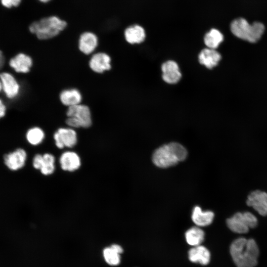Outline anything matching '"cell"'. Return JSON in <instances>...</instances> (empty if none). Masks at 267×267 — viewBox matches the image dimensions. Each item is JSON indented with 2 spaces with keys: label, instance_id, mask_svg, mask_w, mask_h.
Instances as JSON below:
<instances>
[{
  "label": "cell",
  "instance_id": "7a4b0ae2",
  "mask_svg": "<svg viewBox=\"0 0 267 267\" xmlns=\"http://www.w3.org/2000/svg\"><path fill=\"white\" fill-rule=\"evenodd\" d=\"M187 150L180 144L171 142L157 148L152 156L153 163L160 168H167L184 160Z\"/></svg>",
  "mask_w": 267,
  "mask_h": 267
},
{
  "label": "cell",
  "instance_id": "30bf717a",
  "mask_svg": "<svg viewBox=\"0 0 267 267\" xmlns=\"http://www.w3.org/2000/svg\"><path fill=\"white\" fill-rule=\"evenodd\" d=\"M162 77L163 81L169 84H175L181 78V73L178 65L174 60H168L161 65Z\"/></svg>",
  "mask_w": 267,
  "mask_h": 267
},
{
  "label": "cell",
  "instance_id": "d4e9b609",
  "mask_svg": "<svg viewBox=\"0 0 267 267\" xmlns=\"http://www.w3.org/2000/svg\"><path fill=\"white\" fill-rule=\"evenodd\" d=\"M26 137L29 143L32 145H38L43 141L45 134L40 128L33 127L27 131Z\"/></svg>",
  "mask_w": 267,
  "mask_h": 267
},
{
  "label": "cell",
  "instance_id": "5b68a950",
  "mask_svg": "<svg viewBox=\"0 0 267 267\" xmlns=\"http://www.w3.org/2000/svg\"><path fill=\"white\" fill-rule=\"evenodd\" d=\"M66 115V123L71 128H87L92 124L90 109L85 105L79 104L68 107Z\"/></svg>",
  "mask_w": 267,
  "mask_h": 267
},
{
  "label": "cell",
  "instance_id": "8992f818",
  "mask_svg": "<svg viewBox=\"0 0 267 267\" xmlns=\"http://www.w3.org/2000/svg\"><path fill=\"white\" fill-rule=\"evenodd\" d=\"M258 223L256 217L249 212H237L226 220V224L230 230L240 234L247 233L250 228L256 227Z\"/></svg>",
  "mask_w": 267,
  "mask_h": 267
},
{
  "label": "cell",
  "instance_id": "5bb4252c",
  "mask_svg": "<svg viewBox=\"0 0 267 267\" xmlns=\"http://www.w3.org/2000/svg\"><path fill=\"white\" fill-rule=\"evenodd\" d=\"M2 89L6 96L13 98L19 93V86L15 78L10 73L3 72L0 74Z\"/></svg>",
  "mask_w": 267,
  "mask_h": 267
},
{
  "label": "cell",
  "instance_id": "9c48e42d",
  "mask_svg": "<svg viewBox=\"0 0 267 267\" xmlns=\"http://www.w3.org/2000/svg\"><path fill=\"white\" fill-rule=\"evenodd\" d=\"M27 155L22 148H17L4 155V163L10 170L15 171L22 169L25 165Z\"/></svg>",
  "mask_w": 267,
  "mask_h": 267
},
{
  "label": "cell",
  "instance_id": "3957f363",
  "mask_svg": "<svg viewBox=\"0 0 267 267\" xmlns=\"http://www.w3.org/2000/svg\"><path fill=\"white\" fill-rule=\"evenodd\" d=\"M66 26L65 21L53 15L33 22L29 26V30L39 39L44 40L56 36Z\"/></svg>",
  "mask_w": 267,
  "mask_h": 267
},
{
  "label": "cell",
  "instance_id": "4dcf8cb0",
  "mask_svg": "<svg viewBox=\"0 0 267 267\" xmlns=\"http://www.w3.org/2000/svg\"><path fill=\"white\" fill-rule=\"evenodd\" d=\"M1 89H2V85H1V83L0 80V91H1Z\"/></svg>",
  "mask_w": 267,
  "mask_h": 267
},
{
  "label": "cell",
  "instance_id": "44dd1931",
  "mask_svg": "<svg viewBox=\"0 0 267 267\" xmlns=\"http://www.w3.org/2000/svg\"><path fill=\"white\" fill-rule=\"evenodd\" d=\"M59 97L62 103L68 107L79 104L82 100L80 92L75 89L63 90Z\"/></svg>",
  "mask_w": 267,
  "mask_h": 267
},
{
  "label": "cell",
  "instance_id": "6da1fadb",
  "mask_svg": "<svg viewBox=\"0 0 267 267\" xmlns=\"http://www.w3.org/2000/svg\"><path fill=\"white\" fill-rule=\"evenodd\" d=\"M229 252L237 267H255L258 264L259 249L253 239L239 237L231 244Z\"/></svg>",
  "mask_w": 267,
  "mask_h": 267
},
{
  "label": "cell",
  "instance_id": "52a82bcc",
  "mask_svg": "<svg viewBox=\"0 0 267 267\" xmlns=\"http://www.w3.org/2000/svg\"><path fill=\"white\" fill-rule=\"evenodd\" d=\"M53 138L56 146L59 149H63L65 147H73L78 141L77 133L71 128L58 129L54 134Z\"/></svg>",
  "mask_w": 267,
  "mask_h": 267
},
{
  "label": "cell",
  "instance_id": "ffe728a7",
  "mask_svg": "<svg viewBox=\"0 0 267 267\" xmlns=\"http://www.w3.org/2000/svg\"><path fill=\"white\" fill-rule=\"evenodd\" d=\"M123 250L121 246L113 244L103 250V255L105 262L109 265L116 266L120 263L121 254Z\"/></svg>",
  "mask_w": 267,
  "mask_h": 267
},
{
  "label": "cell",
  "instance_id": "9a60e30c",
  "mask_svg": "<svg viewBox=\"0 0 267 267\" xmlns=\"http://www.w3.org/2000/svg\"><path fill=\"white\" fill-rule=\"evenodd\" d=\"M97 37L92 32H84L80 37L79 48L85 54L92 53L97 47Z\"/></svg>",
  "mask_w": 267,
  "mask_h": 267
},
{
  "label": "cell",
  "instance_id": "4316f807",
  "mask_svg": "<svg viewBox=\"0 0 267 267\" xmlns=\"http://www.w3.org/2000/svg\"><path fill=\"white\" fill-rule=\"evenodd\" d=\"M21 1V0H1L2 4L7 8L17 6Z\"/></svg>",
  "mask_w": 267,
  "mask_h": 267
},
{
  "label": "cell",
  "instance_id": "d6986e66",
  "mask_svg": "<svg viewBox=\"0 0 267 267\" xmlns=\"http://www.w3.org/2000/svg\"><path fill=\"white\" fill-rule=\"evenodd\" d=\"M192 220L198 226H205L210 224L214 219V214L212 211H202L200 207L195 206L192 211Z\"/></svg>",
  "mask_w": 267,
  "mask_h": 267
},
{
  "label": "cell",
  "instance_id": "f546056e",
  "mask_svg": "<svg viewBox=\"0 0 267 267\" xmlns=\"http://www.w3.org/2000/svg\"><path fill=\"white\" fill-rule=\"evenodd\" d=\"M41 2L44 3H46L50 1L51 0H39Z\"/></svg>",
  "mask_w": 267,
  "mask_h": 267
},
{
  "label": "cell",
  "instance_id": "4fadbf2b",
  "mask_svg": "<svg viewBox=\"0 0 267 267\" xmlns=\"http://www.w3.org/2000/svg\"><path fill=\"white\" fill-rule=\"evenodd\" d=\"M110 57L105 53L99 52L92 55L89 62L90 69L94 72L102 73L111 68Z\"/></svg>",
  "mask_w": 267,
  "mask_h": 267
},
{
  "label": "cell",
  "instance_id": "7402d4cb",
  "mask_svg": "<svg viewBox=\"0 0 267 267\" xmlns=\"http://www.w3.org/2000/svg\"><path fill=\"white\" fill-rule=\"evenodd\" d=\"M223 40V36L218 29H212L204 37V42L207 48L216 49Z\"/></svg>",
  "mask_w": 267,
  "mask_h": 267
},
{
  "label": "cell",
  "instance_id": "cb8c5ba5",
  "mask_svg": "<svg viewBox=\"0 0 267 267\" xmlns=\"http://www.w3.org/2000/svg\"><path fill=\"white\" fill-rule=\"evenodd\" d=\"M55 159L53 155L46 153L43 155V161L40 169L41 173L44 176L52 174L55 171Z\"/></svg>",
  "mask_w": 267,
  "mask_h": 267
},
{
  "label": "cell",
  "instance_id": "7c38bea8",
  "mask_svg": "<svg viewBox=\"0 0 267 267\" xmlns=\"http://www.w3.org/2000/svg\"><path fill=\"white\" fill-rule=\"evenodd\" d=\"M198 58L200 64L211 69L219 64L222 56L216 49L207 47L200 52Z\"/></svg>",
  "mask_w": 267,
  "mask_h": 267
},
{
  "label": "cell",
  "instance_id": "e0dca14e",
  "mask_svg": "<svg viewBox=\"0 0 267 267\" xmlns=\"http://www.w3.org/2000/svg\"><path fill=\"white\" fill-rule=\"evenodd\" d=\"M188 258L193 263L206 265L210 262L211 255L209 251L205 247L200 245L194 246L189 250Z\"/></svg>",
  "mask_w": 267,
  "mask_h": 267
},
{
  "label": "cell",
  "instance_id": "f1b7e54d",
  "mask_svg": "<svg viewBox=\"0 0 267 267\" xmlns=\"http://www.w3.org/2000/svg\"><path fill=\"white\" fill-rule=\"evenodd\" d=\"M4 57L2 52L0 50V69L3 66L4 64Z\"/></svg>",
  "mask_w": 267,
  "mask_h": 267
},
{
  "label": "cell",
  "instance_id": "2e32d148",
  "mask_svg": "<svg viewBox=\"0 0 267 267\" xmlns=\"http://www.w3.org/2000/svg\"><path fill=\"white\" fill-rule=\"evenodd\" d=\"M9 65L16 72L26 73L32 66V60L29 56L20 53L10 60Z\"/></svg>",
  "mask_w": 267,
  "mask_h": 267
},
{
  "label": "cell",
  "instance_id": "277c9868",
  "mask_svg": "<svg viewBox=\"0 0 267 267\" xmlns=\"http://www.w3.org/2000/svg\"><path fill=\"white\" fill-rule=\"evenodd\" d=\"M230 30L237 38L250 43H256L261 39L265 27L261 22H254L250 24L245 19L238 18L232 21Z\"/></svg>",
  "mask_w": 267,
  "mask_h": 267
},
{
  "label": "cell",
  "instance_id": "ac0fdd59",
  "mask_svg": "<svg viewBox=\"0 0 267 267\" xmlns=\"http://www.w3.org/2000/svg\"><path fill=\"white\" fill-rule=\"evenodd\" d=\"M124 35L126 40L130 44H138L143 42L146 37L144 29L138 25H134L126 29Z\"/></svg>",
  "mask_w": 267,
  "mask_h": 267
},
{
  "label": "cell",
  "instance_id": "8fae6325",
  "mask_svg": "<svg viewBox=\"0 0 267 267\" xmlns=\"http://www.w3.org/2000/svg\"><path fill=\"white\" fill-rule=\"evenodd\" d=\"M59 164L64 171L72 172L78 170L81 166V160L75 152L67 151L63 152L59 158Z\"/></svg>",
  "mask_w": 267,
  "mask_h": 267
},
{
  "label": "cell",
  "instance_id": "83f0119b",
  "mask_svg": "<svg viewBox=\"0 0 267 267\" xmlns=\"http://www.w3.org/2000/svg\"><path fill=\"white\" fill-rule=\"evenodd\" d=\"M6 107L0 99V119L3 117L5 114Z\"/></svg>",
  "mask_w": 267,
  "mask_h": 267
},
{
  "label": "cell",
  "instance_id": "ba28073f",
  "mask_svg": "<svg viewBox=\"0 0 267 267\" xmlns=\"http://www.w3.org/2000/svg\"><path fill=\"white\" fill-rule=\"evenodd\" d=\"M246 204L262 216L267 215V193L259 190L252 191L248 196Z\"/></svg>",
  "mask_w": 267,
  "mask_h": 267
},
{
  "label": "cell",
  "instance_id": "484cf974",
  "mask_svg": "<svg viewBox=\"0 0 267 267\" xmlns=\"http://www.w3.org/2000/svg\"><path fill=\"white\" fill-rule=\"evenodd\" d=\"M43 161V155L40 154H36L33 158V167L37 169L40 170L42 163Z\"/></svg>",
  "mask_w": 267,
  "mask_h": 267
},
{
  "label": "cell",
  "instance_id": "603a6c76",
  "mask_svg": "<svg viewBox=\"0 0 267 267\" xmlns=\"http://www.w3.org/2000/svg\"><path fill=\"white\" fill-rule=\"evenodd\" d=\"M204 232L200 228L195 226L188 229L185 232V239L190 245H200L204 239Z\"/></svg>",
  "mask_w": 267,
  "mask_h": 267
}]
</instances>
